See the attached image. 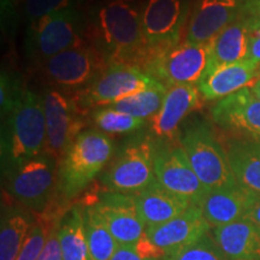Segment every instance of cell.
Returning <instances> with one entry per match:
<instances>
[{
	"label": "cell",
	"mask_w": 260,
	"mask_h": 260,
	"mask_svg": "<svg viewBox=\"0 0 260 260\" xmlns=\"http://www.w3.org/2000/svg\"><path fill=\"white\" fill-rule=\"evenodd\" d=\"M210 44L186 39L175 46L149 52L142 70L167 88L182 84L198 86L207 69Z\"/></svg>",
	"instance_id": "obj_7"
},
{
	"label": "cell",
	"mask_w": 260,
	"mask_h": 260,
	"mask_svg": "<svg viewBox=\"0 0 260 260\" xmlns=\"http://www.w3.org/2000/svg\"><path fill=\"white\" fill-rule=\"evenodd\" d=\"M41 214V218H38L32 224L17 260H38L41 252L44 251L52 228L56 225L57 222H59V218H57L56 214L50 216L46 212Z\"/></svg>",
	"instance_id": "obj_30"
},
{
	"label": "cell",
	"mask_w": 260,
	"mask_h": 260,
	"mask_svg": "<svg viewBox=\"0 0 260 260\" xmlns=\"http://www.w3.org/2000/svg\"><path fill=\"white\" fill-rule=\"evenodd\" d=\"M21 77L15 73L3 71L0 76V110L2 119L8 117L18 105L25 92Z\"/></svg>",
	"instance_id": "obj_31"
},
{
	"label": "cell",
	"mask_w": 260,
	"mask_h": 260,
	"mask_svg": "<svg viewBox=\"0 0 260 260\" xmlns=\"http://www.w3.org/2000/svg\"><path fill=\"white\" fill-rule=\"evenodd\" d=\"M111 260H151L140 256L132 246H118Z\"/></svg>",
	"instance_id": "obj_39"
},
{
	"label": "cell",
	"mask_w": 260,
	"mask_h": 260,
	"mask_svg": "<svg viewBox=\"0 0 260 260\" xmlns=\"http://www.w3.org/2000/svg\"><path fill=\"white\" fill-rule=\"evenodd\" d=\"M79 6V0H24L23 15L28 23L61 10Z\"/></svg>",
	"instance_id": "obj_33"
},
{
	"label": "cell",
	"mask_w": 260,
	"mask_h": 260,
	"mask_svg": "<svg viewBox=\"0 0 260 260\" xmlns=\"http://www.w3.org/2000/svg\"><path fill=\"white\" fill-rule=\"evenodd\" d=\"M161 260H167V258H164V259H161Z\"/></svg>",
	"instance_id": "obj_42"
},
{
	"label": "cell",
	"mask_w": 260,
	"mask_h": 260,
	"mask_svg": "<svg viewBox=\"0 0 260 260\" xmlns=\"http://www.w3.org/2000/svg\"><path fill=\"white\" fill-rule=\"evenodd\" d=\"M242 0H194L186 40L210 44L228 25L241 17Z\"/></svg>",
	"instance_id": "obj_16"
},
{
	"label": "cell",
	"mask_w": 260,
	"mask_h": 260,
	"mask_svg": "<svg viewBox=\"0 0 260 260\" xmlns=\"http://www.w3.org/2000/svg\"><path fill=\"white\" fill-rule=\"evenodd\" d=\"M155 148L157 140L147 130L126 139L103 175L106 191L134 195L153 183Z\"/></svg>",
	"instance_id": "obj_5"
},
{
	"label": "cell",
	"mask_w": 260,
	"mask_h": 260,
	"mask_svg": "<svg viewBox=\"0 0 260 260\" xmlns=\"http://www.w3.org/2000/svg\"><path fill=\"white\" fill-rule=\"evenodd\" d=\"M46 140V119L41 94L25 89L14 111L3 119V174L6 175L12 169L44 153Z\"/></svg>",
	"instance_id": "obj_2"
},
{
	"label": "cell",
	"mask_w": 260,
	"mask_h": 260,
	"mask_svg": "<svg viewBox=\"0 0 260 260\" xmlns=\"http://www.w3.org/2000/svg\"><path fill=\"white\" fill-rule=\"evenodd\" d=\"M210 232L211 226L204 218L201 207L191 205L174 219L160 225L147 228L146 234L168 258L197 242Z\"/></svg>",
	"instance_id": "obj_17"
},
{
	"label": "cell",
	"mask_w": 260,
	"mask_h": 260,
	"mask_svg": "<svg viewBox=\"0 0 260 260\" xmlns=\"http://www.w3.org/2000/svg\"><path fill=\"white\" fill-rule=\"evenodd\" d=\"M167 260H228L224 253L213 240L211 232L197 242L181 249L176 254L168 256Z\"/></svg>",
	"instance_id": "obj_32"
},
{
	"label": "cell",
	"mask_w": 260,
	"mask_h": 260,
	"mask_svg": "<svg viewBox=\"0 0 260 260\" xmlns=\"http://www.w3.org/2000/svg\"><path fill=\"white\" fill-rule=\"evenodd\" d=\"M199 99L198 86L182 84L168 88L160 110L148 121L147 132L158 141L177 140L182 122L197 109Z\"/></svg>",
	"instance_id": "obj_18"
},
{
	"label": "cell",
	"mask_w": 260,
	"mask_h": 260,
	"mask_svg": "<svg viewBox=\"0 0 260 260\" xmlns=\"http://www.w3.org/2000/svg\"><path fill=\"white\" fill-rule=\"evenodd\" d=\"M228 260H233V259H228Z\"/></svg>",
	"instance_id": "obj_44"
},
{
	"label": "cell",
	"mask_w": 260,
	"mask_h": 260,
	"mask_svg": "<svg viewBox=\"0 0 260 260\" xmlns=\"http://www.w3.org/2000/svg\"><path fill=\"white\" fill-rule=\"evenodd\" d=\"M167 90V87L159 84L154 88L141 90V92L126 96L124 99L118 100L110 106L118 111L136 117V118L149 121L160 110Z\"/></svg>",
	"instance_id": "obj_29"
},
{
	"label": "cell",
	"mask_w": 260,
	"mask_h": 260,
	"mask_svg": "<svg viewBox=\"0 0 260 260\" xmlns=\"http://www.w3.org/2000/svg\"><path fill=\"white\" fill-rule=\"evenodd\" d=\"M245 219L251 220L252 223L260 226V195H255L254 197V200H253Z\"/></svg>",
	"instance_id": "obj_40"
},
{
	"label": "cell",
	"mask_w": 260,
	"mask_h": 260,
	"mask_svg": "<svg viewBox=\"0 0 260 260\" xmlns=\"http://www.w3.org/2000/svg\"><path fill=\"white\" fill-rule=\"evenodd\" d=\"M246 60L252 61L260 67V28H252L248 38Z\"/></svg>",
	"instance_id": "obj_38"
},
{
	"label": "cell",
	"mask_w": 260,
	"mask_h": 260,
	"mask_svg": "<svg viewBox=\"0 0 260 260\" xmlns=\"http://www.w3.org/2000/svg\"><path fill=\"white\" fill-rule=\"evenodd\" d=\"M249 89H251V92L260 100V77L252 84L251 87H249Z\"/></svg>",
	"instance_id": "obj_41"
},
{
	"label": "cell",
	"mask_w": 260,
	"mask_h": 260,
	"mask_svg": "<svg viewBox=\"0 0 260 260\" xmlns=\"http://www.w3.org/2000/svg\"><path fill=\"white\" fill-rule=\"evenodd\" d=\"M93 204L119 246H133L146 235L134 195L105 191Z\"/></svg>",
	"instance_id": "obj_14"
},
{
	"label": "cell",
	"mask_w": 260,
	"mask_h": 260,
	"mask_svg": "<svg viewBox=\"0 0 260 260\" xmlns=\"http://www.w3.org/2000/svg\"><path fill=\"white\" fill-rule=\"evenodd\" d=\"M259 77V65L245 59L205 73L198 88L204 100L212 102L251 87Z\"/></svg>",
	"instance_id": "obj_19"
},
{
	"label": "cell",
	"mask_w": 260,
	"mask_h": 260,
	"mask_svg": "<svg viewBox=\"0 0 260 260\" xmlns=\"http://www.w3.org/2000/svg\"><path fill=\"white\" fill-rule=\"evenodd\" d=\"M191 6V0L142 2L141 24L148 53L180 44L189 22Z\"/></svg>",
	"instance_id": "obj_12"
},
{
	"label": "cell",
	"mask_w": 260,
	"mask_h": 260,
	"mask_svg": "<svg viewBox=\"0 0 260 260\" xmlns=\"http://www.w3.org/2000/svg\"><path fill=\"white\" fill-rule=\"evenodd\" d=\"M259 141H260V140H259Z\"/></svg>",
	"instance_id": "obj_46"
},
{
	"label": "cell",
	"mask_w": 260,
	"mask_h": 260,
	"mask_svg": "<svg viewBox=\"0 0 260 260\" xmlns=\"http://www.w3.org/2000/svg\"><path fill=\"white\" fill-rule=\"evenodd\" d=\"M141 12L140 0H105L90 15L87 39L109 65H130L142 70L148 50Z\"/></svg>",
	"instance_id": "obj_1"
},
{
	"label": "cell",
	"mask_w": 260,
	"mask_h": 260,
	"mask_svg": "<svg viewBox=\"0 0 260 260\" xmlns=\"http://www.w3.org/2000/svg\"><path fill=\"white\" fill-rule=\"evenodd\" d=\"M226 155L236 184L260 195V141L251 138L229 140Z\"/></svg>",
	"instance_id": "obj_23"
},
{
	"label": "cell",
	"mask_w": 260,
	"mask_h": 260,
	"mask_svg": "<svg viewBox=\"0 0 260 260\" xmlns=\"http://www.w3.org/2000/svg\"><path fill=\"white\" fill-rule=\"evenodd\" d=\"M241 17L248 19L252 28H260V0H242Z\"/></svg>",
	"instance_id": "obj_37"
},
{
	"label": "cell",
	"mask_w": 260,
	"mask_h": 260,
	"mask_svg": "<svg viewBox=\"0 0 260 260\" xmlns=\"http://www.w3.org/2000/svg\"><path fill=\"white\" fill-rule=\"evenodd\" d=\"M161 84L139 68L109 65L92 83L79 90L75 98L83 109L110 106L118 100Z\"/></svg>",
	"instance_id": "obj_11"
},
{
	"label": "cell",
	"mask_w": 260,
	"mask_h": 260,
	"mask_svg": "<svg viewBox=\"0 0 260 260\" xmlns=\"http://www.w3.org/2000/svg\"><path fill=\"white\" fill-rule=\"evenodd\" d=\"M41 99L47 132L45 152L60 162L75 139L83 132L84 109L76 98L51 86L42 90Z\"/></svg>",
	"instance_id": "obj_10"
},
{
	"label": "cell",
	"mask_w": 260,
	"mask_h": 260,
	"mask_svg": "<svg viewBox=\"0 0 260 260\" xmlns=\"http://www.w3.org/2000/svg\"><path fill=\"white\" fill-rule=\"evenodd\" d=\"M90 121L98 130L107 135L135 134L148 125V121L136 118L113 109L111 106L95 107L92 110Z\"/></svg>",
	"instance_id": "obj_28"
},
{
	"label": "cell",
	"mask_w": 260,
	"mask_h": 260,
	"mask_svg": "<svg viewBox=\"0 0 260 260\" xmlns=\"http://www.w3.org/2000/svg\"><path fill=\"white\" fill-rule=\"evenodd\" d=\"M259 74H260V67H259Z\"/></svg>",
	"instance_id": "obj_43"
},
{
	"label": "cell",
	"mask_w": 260,
	"mask_h": 260,
	"mask_svg": "<svg viewBox=\"0 0 260 260\" xmlns=\"http://www.w3.org/2000/svg\"><path fill=\"white\" fill-rule=\"evenodd\" d=\"M211 117L214 124L239 138L260 140V100L249 87L218 100Z\"/></svg>",
	"instance_id": "obj_15"
},
{
	"label": "cell",
	"mask_w": 260,
	"mask_h": 260,
	"mask_svg": "<svg viewBox=\"0 0 260 260\" xmlns=\"http://www.w3.org/2000/svg\"><path fill=\"white\" fill-rule=\"evenodd\" d=\"M19 0H0L3 30L9 32L15 30L17 25V5Z\"/></svg>",
	"instance_id": "obj_35"
},
{
	"label": "cell",
	"mask_w": 260,
	"mask_h": 260,
	"mask_svg": "<svg viewBox=\"0 0 260 260\" xmlns=\"http://www.w3.org/2000/svg\"><path fill=\"white\" fill-rule=\"evenodd\" d=\"M255 195L239 184L210 190L200 205L204 218L211 229L245 219Z\"/></svg>",
	"instance_id": "obj_20"
},
{
	"label": "cell",
	"mask_w": 260,
	"mask_h": 260,
	"mask_svg": "<svg viewBox=\"0 0 260 260\" xmlns=\"http://www.w3.org/2000/svg\"><path fill=\"white\" fill-rule=\"evenodd\" d=\"M211 235L226 259L260 260V226L251 220L213 228Z\"/></svg>",
	"instance_id": "obj_22"
},
{
	"label": "cell",
	"mask_w": 260,
	"mask_h": 260,
	"mask_svg": "<svg viewBox=\"0 0 260 260\" xmlns=\"http://www.w3.org/2000/svg\"><path fill=\"white\" fill-rule=\"evenodd\" d=\"M154 176L165 189L189 201L191 205L200 206L206 194L209 193L194 172L180 141L176 140H157Z\"/></svg>",
	"instance_id": "obj_13"
},
{
	"label": "cell",
	"mask_w": 260,
	"mask_h": 260,
	"mask_svg": "<svg viewBox=\"0 0 260 260\" xmlns=\"http://www.w3.org/2000/svg\"><path fill=\"white\" fill-rule=\"evenodd\" d=\"M178 141L207 190L236 186L225 147L206 121L198 119L184 125L178 135Z\"/></svg>",
	"instance_id": "obj_6"
},
{
	"label": "cell",
	"mask_w": 260,
	"mask_h": 260,
	"mask_svg": "<svg viewBox=\"0 0 260 260\" xmlns=\"http://www.w3.org/2000/svg\"><path fill=\"white\" fill-rule=\"evenodd\" d=\"M252 25L248 19L239 17L210 42V57L207 71L239 63L246 59L248 38Z\"/></svg>",
	"instance_id": "obj_24"
},
{
	"label": "cell",
	"mask_w": 260,
	"mask_h": 260,
	"mask_svg": "<svg viewBox=\"0 0 260 260\" xmlns=\"http://www.w3.org/2000/svg\"><path fill=\"white\" fill-rule=\"evenodd\" d=\"M59 162L46 152L9 171L6 191L22 207L44 213L58 189Z\"/></svg>",
	"instance_id": "obj_8"
},
{
	"label": "cell",
	"mask_w": 260,
	"mask_h": 260,
	"mask_svg": "<svg viewBox=\"0 0 260 260\" xmlns=\"http://www.w3.org/2000/svg\"><path fill=\"white\" fill-rule=\"evenodd\" d=\"M134 199L146 228L167 223L191 206L189 201L165 189L157 180L144 190L134 194Z\"/></svg>",
	"instance_id": "obj_21"
},
{
	"label": "cell",
	"mask_w": 260,
	"mask_h": 260,
	"mask_svg": "<svg viewBox=\"0 0 260 260\" xmlns=\"http://www.w3.org/2000/svg\"><path fill=\"white\" fill-rule=\"evenodd\" d=\"M84 222L90 260H111L119 245L93 203L84 207Z\"/></svg>",
	"instance_id": "obj_27"
},
{
	"label": "cell",
	"mask_w": 260,
	"mask_h": 260,
	"mask_svg": "<svg viewBox=\"0 0 260 260\" xmlns=\"http://www.w3.org/2000/svg\"><path fill=\"white\" fill-rule=\"evenodd\" d=\"M115 152L112 139L95 129H86L75 139L59 162L58 191L73 199L95 180Z\"/></svg>",
	"instance_id": "obj_3"
},
{
	"label": "cell",
	"mask_w": 260,
	"mask_h": 260,
	"mask_svg": "<svg viewBox=\"0 0 260 260\" xmlns=\"http://www.w3.org/2000/svg\"><path fill=\"white\" fill-rule=\"evenodd\" d=\"M107 67L105 58L89 41L68 48L40 64L42 75L52 87L75 92L88 87Z\"/></svg>",
	"instance_id": "obj_9"
},
{
	"label": "cell",
	"mask_w": 260,
	"mask_h": 260,
	"mask_svg": "<svg viewBox=\"0 0 260 260\" xmlns=\"http://www.w3.org/2000/svg\"><path fill=\"white\" fill-rule=\"evenodd\" d=\"M59 241L63 260H90L83 206L71 207L61 217Z\"/></svg>",
	"instance_id": "obj_26"
},
{
	"label": "cell",
	"mask_w": 260,
	"mask_h": 260,
	"mask_svg": "<svg viewBox=\"0 0 260 260\" xmlns=\"http://www.w3.org/2000/svg\"><path fill=\"white\" fill-rule=\"evenodd\" d=\"M34 217L21 207L3 209L0 223V260H17L30 232Z\"/></svg>",
	"instance_id": "obj_25"
},
{
	"label": "cell",
	"mask_w": 260,
	"mask_h": 260,
	"mask_svg": "<svg viewBox=\"0 0 260 260\" xmlns=\"http://www.w3.org/2000/svg\"><path fill=\"white\" fill-rule=\"evenodd\" d=\"M132 247L140 256H142V258L145 259L161 260L167 258L164 254V252H162L159 247L155 246L154 243L149 240L147 234H146L144 237H141V239H140L136 243H134Z\"/></svg>",
	"instance_id": "obj_36"
},
{
	"label": "cell",
	"mask_w": 260,
	"mask_h": 260,
	"mask_svg": "<svg viewBox=\"0 0 260 260\" xmlns=\"http://www.w3.org/2000/svg\"><path fill=\"white\" fill-rule=\"evenodd\" d=\"M104 2H105V0H104Z\"/></svg>",
	"instance_id": "obj_45"
},
{
	"label": "cell",
	"mask_w": 260,
	"mask_h": 260,
	"mask_svg": "<svg viewBox=\"0 0 260 260\" xmlns=\"http://www.w3.org/2000/svg\"><path fill=\"white\" fill-rule=\"evenodd\" d=\"M59 224L60 220L57 222L56 225L52 228L46 241V245L44 247V251L41 252L38 260H63L59 241Z\"/></svg>",
	"instance_id": "obj_34"
},
{
	"label": "cell",
	"mask_w": 260,
	"mask_h": 260,
	"mask_svg": "<svg viewBox=\"0 0 260 260\" xmlns=\"http://www.w3.org/2000/svg\"><path fill=\"white\" fill-rule=\"evenodd\" d=\"M89 18L80 6L44 16L28 23L24 37V53L31 63L40 65L68 48L88 41Z\"/></svg>",
	"instance_id": "obj_4"
}]
</instances>
